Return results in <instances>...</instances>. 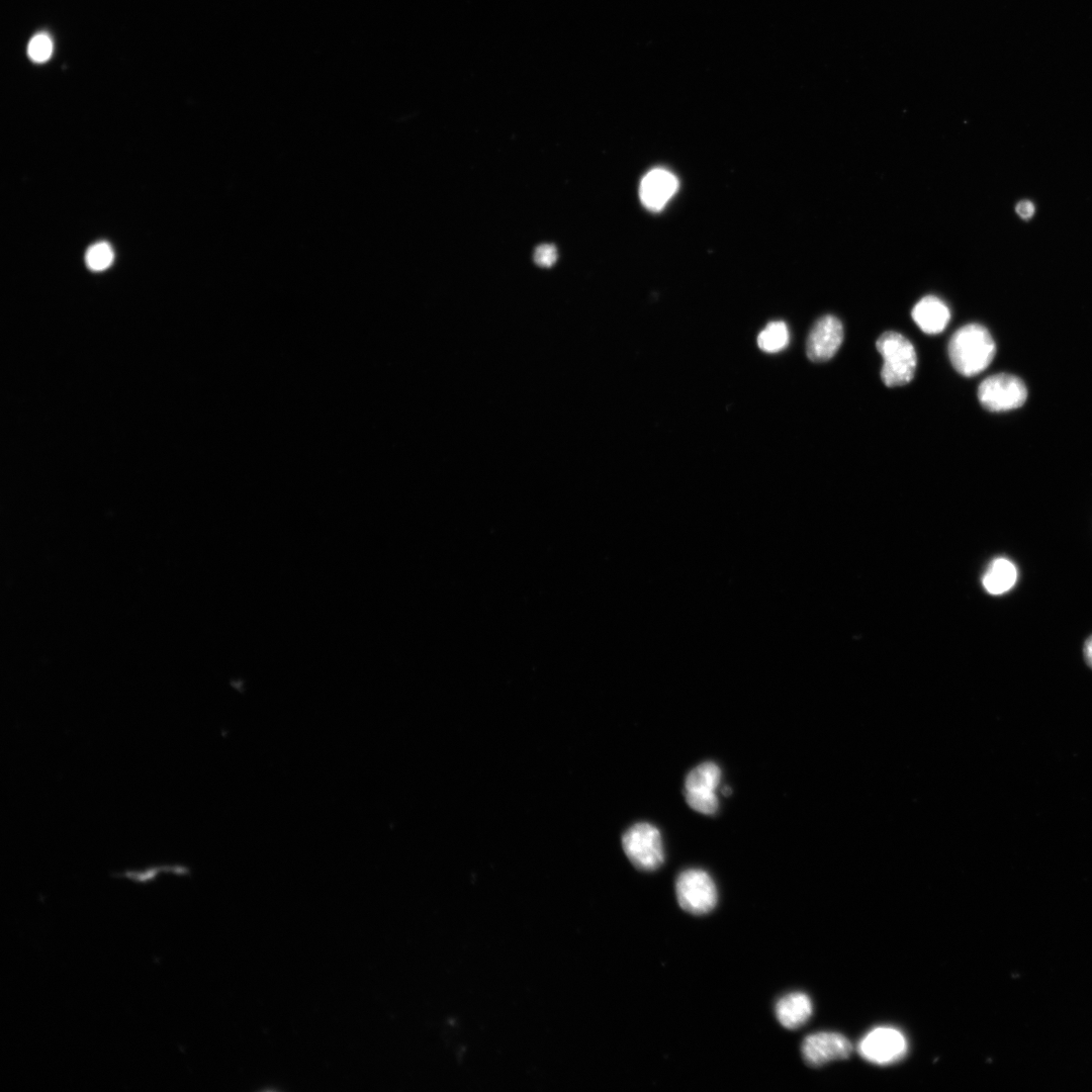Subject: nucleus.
Returning <instances> with one entry per match:
<instances>
[{
    "mask_svg": "<svg viewBox=\"0 0 1092 1092\" xmlns=\"http://www.w3.org/2000/svg\"><path fill=\"white\" fill-rule=\"evenodd\" d=\"M907 1046V1039L899 1029L881 1026L872 1029L859 1040L857 1051L866 1061L887 1066L902 1060Z\"/></svg>",
    "mask_w": 1092,
    "mask_h": 1092,
    "instance_id": "7",
    "label": "nucleus"
},
{
    "mask_svg": "<svg viewBox=\"0 0 1092 1092\" xmlns=\"http://www.w3.org/2000/svg\"><path fill=\"white\" fill-rule=\"evenodd\" d=\"M675 895L680 908L694 915L711 912L718 901L712 877L701 869H689L678 875Z\"/></svg>",
    "mask_w": 1092,
    "mask_h": 1092,
    "instance_id": "4",
    "label": "nucleus"
},
{
    "mask_svg": "<svg viewBox=\"0 0 1092 1092\" xmlns=\"http://www.w3.org/2000/svg\"><path fill=\"white\" fill-rule=\"evenodd\" d=\"M911 314L919 329L929 335L941 333L950 320L947 305L934 295L922 297L914 305Z\"/></svg>",
    "mask_w": 1092,
    "mask_h": 1092,
    "instance_id": "11",
    "label": "nucleus"
},
{
    "mask_svg": "<svg viewBox=\"0 0 1092 1092\" xmlns=\"http://www.w3.org/2000/svg\"><path fill=\"white\" fill-rule=\"evenodd\" d=\"M1027 397V390L1018 377L999 373L989 376L978 388L980 403L991 412H1006L1021 406Z\"/></svg>",
    "mask_w": 1092,
    "mask_h": 1092,
    "instance_id": "6",
    "label": "nucleus"
},
{
    "mask_svg": "<svg viewBox=\"0 0 1092 1092\" xmlns=\"http://www.w3.org/2000/svg\"><path fill=\"white\" fill-rule=\"evenodd\" d=\"M790 342V332L785 322L775 321L768 323L757 336V345L766 353H778L784 350Z\"/></svg>",
    "mask_w": 1092,
    "mask_h": 1092,
    "instance_id": "14",
    "label": "nucleus"
},
{
    "mask_svg": "<svg viewBox=\"0 0 1092 1092\" xmlns=\"http://www.w3.org/2000/svg\"><path fill=\"white\" fill-rule=\"evenodd\" d=\"M948 357L953 368L971 377L984 371L992 362L996 347L988 330L968 324L957 330L948 343Z\"/></svg>",
    "mask_w": 1092,
    "mask_h": 1092,
    "instance_id": "1",
    "label": "nucleus"
},
{
    "mask_svg": "<svg viewBox=\"0 0 1092 1092\" xmlns=\"http://www.w3.org/2000/svg\"><path fill=\"white\" fill-rule=\"evenodd\" d=\"M775 1011L777 1019L784 1027L797 1029L809 1020L813 1006L808 995L794 992L782 997L777 1002Z\"/></svg>",
    "mask_w": 1092,
    "mask_h": 1092,
    "instance_id": "12",
    "label": "nucleus"
},
{
    "mask_svg": "<svg viewBox=\"0 0 1092 1092\" xmlns=\"http://www.w3.org/2000/svg\"><path fill=\"white\" fill-rule=\"evenodd\" d=\"M1016 212L1022 218H1029L1034 212V206L1030 201H1020L1016 205Z\"/></svg>",
    "mask_w": 1092,
    "mask_h": 1092,
    "instance_id": "18",
    "label": "nucleus"
},
{
    "mask_svg": "<svg viewBox=\"0 0 1092 1092\" xmlns=\"http://www.w3.org/2000/svg\"><path fill=\"white\" fill-rule=\"evenodd\" d=\"M1016 579L1015 565L1010 560L1000 557L990 563L982 581L989 594L1001 595L1008 592L1015 584Z\"/></svg>",
    "mask_w": 1092,
    "mask_h": 1092,
    "instance_id": "13",
    "label": "nucleus"
},
{
    "mask_svg": "<svg viewBox=\"0 0 1092 1092\" xmlns=\"http://www.w3.org/2000/svg\"><path fill=\"white\" fill-rule=\"evenodd\" d=\"M534 262L541 267H551L558 258V252L552 244H542L534 251Z\"/></svg>",
    "mask_w": 1092,
    "mask_h": 1092,
    "instance_id": "17",
    "label": "nucleus"
},
{
    "mask_svg": "<svg viewBox=\"0 0 1092 1092\" xmlns=\"http://www.w3.org/2000/svg\"><path fill=\"white\" fill-rule=\"evenodd\" d=\"M720 783L721 769L715 762L697 765L685 780L684 795L688 805L701 814H715L719 809L717 790Z\"/></svg>",
    "mask_w": 1092,
    "mask_h": 1092,
    "instance_id": "5",
    "label": "nucleus"
},
{
    "mask_svg": "<svg viewBox=\"0 0 1092 1092\" xmlns=\"http://www.w3.org/2000/svg\"><path fill=\"white\" fill-rule=\"evenodd\" d=\"M1083 652H1084V657H1085L1086 662L1088 663V665L1090 667H1092V636H1090L1086 640V642L1084 644Z\"/></svg>",
    "mask_w": 1092,
    "mask_h": 1092,
    "instance_id": "19",
    "label": "nucleus"
},
{
    "mask_svg": "<svg viewBox=\"0 0 1092 1092\" xmlns=\"http://www.w3.org/2000/svg\"><path fill=\"white\" fill-rule=\"evenodd\" d=\"M678 189V180L670 171L654 168L641 179L639 197L649 210H661Z\"/></svg>",
    "mask_w": 1092,
    "mask_h": 1092,
    "instance_id": "10",
    "label": "nucleus"
},
{
    "mask_svg": "<svg viewBox=\"0 0 1092 1092\" xmlns=\"http://www.w3.org/2000/svg\"><path fill=\"white\" fill-rule=\"evenodd\" d=\"M113 251L109 244L99 242L92 245L86 252L85 262L92 271H103L113 262Z\"/></svg>",
    "mask_w": 1092,
    "mask_h": 1092,
    "instance_id": "15",
    "label": "nucleus"
},
{
    "mask_svg": "<svg viewBox=\"0 0 1092 1092\" xmlns=\"http://www.w3.org/2000/svg\"><path fill=\"white\" fill-rule=\"evenodd\" d=\"M721 792L724 796H729L731 794V789L729 787H723Z\"/></svg>",
    "mask_w": 1092,
    "mask_h": 1092,
    "instance_id": "20",
    "label": "nucleus"
},
{
    "mask_svg": "<svg viewBox=\"0 0 1092 1092\" xmlns=\"http://www.w3.org/2000/svg\"><path fill=\"white\" fill-rule=\"evenodd\" d=\"M842 340L841 322L834 315H823L814 324L809 333L806 343L807 357L813 362L827 361L835 355Z\"/></svg>",
    "mask_w": 1092,
    "mask_h": 1092,
    "instance_id": "9",
    "label": "nucleus"
},
{
    "mask_svg": "<svg viewBox=\"0 0 1092 1092\" xmlns=\"http://www.w3.org/2000/svg\"><path fill=\"white\" fill-rule=\"evenodd\" d=\"M801 1051L809 1066L820 1067L832 1061L847 1059L852 1052V1045L840 1033L822 1031L806 1036Z\"/></svg>",
    "mask_w": 1092,
    "mask_h": 1092,
    "instance_id": "8",
    "label": "nucleus"
},
{
    "mask_svg": "<svg viewBox=\"0 0 1092 1092\" xmlns=\"http://www.w3.org/2000/svg\"><path fill=\"white\" fill-rule=\"evenodd\" d=\"M622 846L631 863L640 871L652 872L664 860L661 834L652 824L639 822L628 828Z\"/></svg>",
    "mask_w": 1092,
    "mask_h": 1092,
    "instance_id": "3",
    "label": "nucleus"
},
{
    "mask_svg": "<svg viewBox=\"0 0 1092 1092\" xmlns=\"http://www.w3.org/2000/svg\"><path fill=\"white\" fill-rule=\"evenodd\" d=\"M883 358L881 378L888 387L909 383L916 369L917 357L912 343L897 332L883 333L876 342Z\"/></svg>",
    "mask_w": 1092,
    "mask_h": 1092,
    "instance_id": "2",
    "label": "nucleus"
},
{
    "mask_svg": "<svg viewBox=\"0 0 1092 1092\" xmlns=\"http://www.w3.org/2000/svg\"><path fill=\"white\" fill-rule=\"evenodd\" d=\"M53 52V43L49 35L44 33L35 34L29 41L27 47V53L29 58L35 63H42L49 60Z\"/></svg>",
    "mask_w": 1092,
    "mask_h": 1092,
    "instance_id": "16",
    "label": "nucleus"
}]
</instances>
